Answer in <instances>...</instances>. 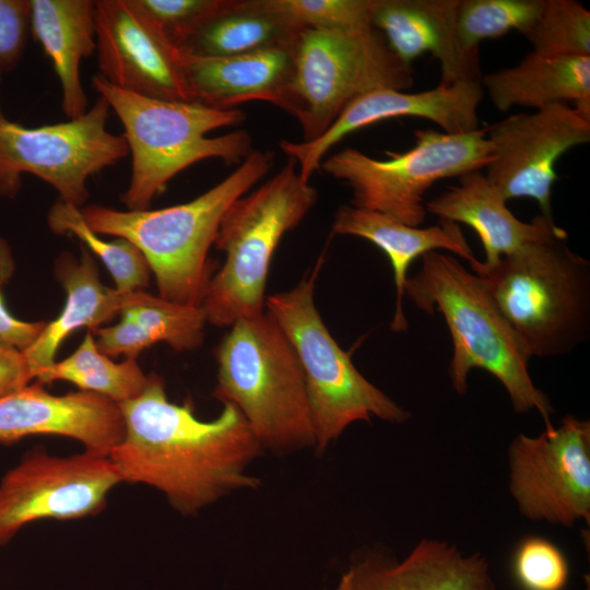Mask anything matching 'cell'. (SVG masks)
<instances>
[{"label": "cell", "instance_id": "cell-1", "mask_svg": "<svg viewBox=\"0 0 590 590\" xmlns=\"http://www.w3.org/2000/svg\"><path fill=\"white\" fill-rule=\"evenodd\" d=\"M118 405L125 434L108 457L121 482L161 491L182 515L260 485L248 468L263 447L235 405L223 403L217 417L202 421L189 402L168 400L156 374L137 398Z\"/></svg>", "mask_w": 590, "mask_h": 590}, {"label": "cell", "instance_id": "cell-2", "mask_svg": "<svg viewBox=\"0 0 590 590\" xmlns=\"http://www.w3.org/2000/svg\"><path fill=\"white\" fill-rule=\"evenodd\" d=\"M273 165V153L253 150L227 177L193 200L158 210L81 208L98 235L133 244L154 273L158 296L201 306L213 276L209 250L231 205L246 194Z\"/></svg>", "mask_w": 590, "mask_h": 590}, {"label": "cell", "instance_id": "cell-3", "mask_svg": "<svg viewBox=\"0 0 590 590\" xmlns=\"http://www.w3.org/2000/svg\"><path fill=\"white\" fill-rule=\"evenodd\" d=\"M427 315L439 312L452 340L449 375L459 394L468 390L471 369L492 374L505 388L517 413L536 410L552 428L553 408L530 377L531 358L496 307L481 279L453 255L430 251L420 271L408 278L404 296Z\"/></svg>", "mask_w": 590, "mask_h": 590}, {"label": "cell", "instance_id": "cell-4", "mask_svg": "<svg viewBox=\"0 0 590 590\" xmlns=\"http://www.w3.org/2000/svg\"><path fill=\"white\" fill-rule=\"evenodd\" d=\"M92 83L123 126L132 158L130 182L121 196L128 210H148L177 174L196 163L220 158L239 165L253 151L252 138L243 129L206 137L241 122V110L134 94L110 84L99 73L93 75Z\"/></svg>", "mask_w": 590, "mask_h": 590}, {"label": "cell", "instance_id": "cell-5", "mask_svg": "<svg viewBox=\"0 0 590 590\" xmlns=\"http://www.w3.org/2000/svg\"><path fill=\"white\" fill-rule=\"evenodd\" d=\"M567 238L528 244L493 266L469 262L530 357L566 355L589 337L590 263Z\"/></svg>", "mask_w": 590, "mask_h": 590}, {"label": "cell", "instance_id": "cell-6", "mask_svg": "<svg viewBox=\"0 0 590 590\" xmlns=\"http://www.w3.org/2000/svg\"><path fill=\"white\" fill-rule=\"evenodd\" d=\"M214 353L213 396L238 409L263 448L285 452L316 447L304 370L268 311L231 326Z\"/></svg>", "mask_w": 590, "mask_h": 590}, {"label": "cell", "instance_id": "cell-7", "mask_svg": "<svg viewBox=\"0 0 590 590\" xmlns=\"http://www.w3.org/2000/svg\"><path fill=\"white\" fill-rule=\"evenodd\" d=\"M317 199L315 187L302 180L288 158L273 177L231 205L213 245L225 253V261L210 280L201 304L206 322L231 327L264 312L273 253Z\"/></svg>", "mask_w": 590, "mask_h": 590}, {"label": "cell", "instance_id": "cell-8", "mask_svg": "<svg viewBox=\"0 0 590 590\" xmlns=\"http://www.w3.org/2000/svg\"><path fill=\"white\" fill-rule=\"evenodd\" d=\"M291 78L275 106L296 118L303 142L321 135L357 97L379 88L408 91L412 66L401 61L374 26L303 28L293 46Z\"/></svg>", "mask_w": 590, "mask_h": 590}, {"label": "cell", "instance_id": "cell-9", "mask_svg": "<svg viewBox=\"0 0 590 590\" xmlns=\"http://www.w3.org/2000/svg\"><path fill=\"white\" fill-rule=\"evenodd\" d=\"M321 259L295 287L266 298L268 312L290 340L304 370L319 451L355 422L376 416L401 424L411 417L356 369L324 324L315 304Z\"/></svg>", "mask_w": 590, "mask_h": 590}, {"label": "cell", "instance_id": "cell-10", "mask_svg": "<svg viewBox=\"0 0 590 590\" xmlns=\"http://www.w3.org/2000/svg\"><path fill=\"white\" fill-rule=\"evenodd\" d=\"M487 128L465 133L417 130L413 148L377 160L354 148L326 158L321 168L352 191V205L410 226L426 217V191L437 181L486 168L493 161Z\"/></svg>", "mask_w": 590, "mask_h": 590}, {"label": "cell", "instance_id": "cell-11", "mask_svg": "<svg viewBox=\"0 0 590 590\" xmlns=\"http://www.w3.org/2000/svg\"><path fill=\"white\" fill-rule=\"evenodd\" d=\"M110 107L98 97L85 114L66 122L25 127L0 119V196L13 199L22 176L49 184L59 200L82 208L88 198V177L129 153L123 135L106 129Z\"/></svg>", "mask_w": 590, "mask_h": 590}, {"label": "cell", "instance_id": "cell-12", "mask_svg": "<svg viewBox=\"0 0 590 590\" xmlns=\"http://www.w3.org/2000/svg\"><path fill=\"white\" fill-rule=\"evenodd\" d=\"M510 492L531 520L569 527L590 518V423L573 415L508 451Z\"/></svg>", "mask_w": 590, "mask_h": 590}, {"label": "cell", "instance_id": "cell-13", "mask_svg": "<svg viewBox=\"0 0 590 590\" xmlns=\"http://www.w3.org/2000/svg\"><path fill=\"white\" fill-rule=\"evenodd\" d=\"M121 482L109 457L84 451L56 457L27 453L0 482V545L38 519H76L95 515Z\"/></svg>", "mask_w": 590, "mask_h": 590}, {"label": "cell", "instance_id": "cell-14", "mask_svg": "<svg viewBox=\"0 0 590 590\" xmlns=\"http://www.w3.org/2000/svg\"><path fill=\"white\" fill-rule=\"evenodd\" d=\"M494 158L486 178L508 201L529 198L552 216L555 164L575 146L590 142V119L567 104L511 115L487 128Z\"/></svg>", "mask_w": 590, "mask_h": 590}, {"label": "cell", "instance_id": "cell-15", "mask_svg": "<svg viewBox=\"0 0 590 590\" xmlns=\"http://www.w3.org/2000/svg\"><path fill=\"white\" fill-rule=\"evenodd\" d=\"M99 74L110 84L164 101H191L182 51L133 0H96Z\"/></svg>", "mask_w": 590, "mask_h": 590}, {"label": "cell", "instance_id": "cell-16", "mask_svg": "<svg viewBox=\"0 0 590 590\" xmlns=\"http://www.w3.org/2000/svg\"><path fill=\"white\" fill-rule=\"evenodd\" d=\"M484 95L481 82L461 81L422 91L379 88L354 99L317 139L308 142L283 140L281 150L295 162L298 175L309 182L321 168L328 151L350 133L379 121L402 117L430 120L447 133H465L480 128L477 108Z\"/></svg>", "mask_w": 590, "mask_h": 590}, {"label": "cell", "instance_id": "cell-17", "mask_svg": "<svg viewBox=\"0 0 590 590\" xmlns=\"http://www.w3.org/2000/svg\"><path fill=\"white\" fill-rule=\"evenodd\" d=\"M123 434L119 405L93 392L55 396L35 382L0 397L1 444L58 435L76 439L85 451L108 457Z\"/></svg>", "mask_w": 590, "mask_h": 590}, {"label": "cell", "instance_id": "cell-18", "mask_svg": "<svg viewBox=\"0 0 590 590\" xmlns=\"http://www.w3.org/2000/svg\"><path fill=\"white\" fill-rule=\"evenodd\" d=\"M328 590H496L487 559L446 541L421 540L402 559L368 552Z\"/></svg>", "mask_w": 590, "mask_h": 590}, {"label": "cell", "instance_id": "cell-19", "mask_svg": "<svg viewBox=\"0 0 590 590\" xmlns=\"http://www.w3.org/2000/svg\"><path fill=\"white\" fill-rule=\"evenodd\" d=\"M460 0H376L373 26L393 54L411 66L429 52L440 63V83L481 82L479 51L467 50L457 33Z\"/></svg>", "mask_w": 590, "mask_h": 590}, {"label": "cell", "instance_id": "cell-20", "mask_svg": "<svg viewBox=\"0 0 590 590\" xmlns=\"http://www.w3.org/2000/svg\"><path fill=\"white\" fill-rule=\"evenodd\" d=\"M427 213L439 220L470 226L480 237L484 266H493L528 244L568 237L551 216L539 214L523 222L481 170L459 177L458 184L425 203Z\"/></svg>", "mask_w": 590, "mask_h": 590}, {"label": "cell", "instance_id": "cell-21", "mask_svg": "<svg viewBox=\"0 0 590 590\" xmlns=\"http://www.w3.org/2000/svg\"><path fill=\"white\" fill-rule=\"evenodd\" d=\"M294 42L221 57L182 51L191 101L220 109L252 101L275 105L292 74Z\"/></svg>", "mask_w": 590, "mask_h": 590}, {"label": "cell", "instance_id": "cell-22", "mask_svg": "<svg viewBox=\"0 0 590 590\" xmlns=\"http://www.w3.org/2000/svg\"><path fill=\"white\" fill-rule=\"evenodd\" d=\"M332 232L337 235L364 238L387 255L396 285V308L390 324L394 332L408 329L403 311L404 287L408 269L417 258L430 251L448 250L468 263L475 259L460 225L444 220L422 228L403 224L375 211L342 205L334 215Z\"/></svg>", "mask_w": 590, "mask_h": 590}, {"label": "cell", "instance_id": "cell-23", "mask_svg": "<svg viewBox=\"0 0 590 590\" xmlns=\"http://www.w3.org/2000/svg\"><path fill=\"white\" fill-rule=\"evenodd\" d=\"M56 278L67 293L64 306L59 316L46 322L36 340L23 351L33 379L56 362L61 343L71 332L82 327L96 331L137 298L138 291L122 292L105 286L98 278L96 262L86 248H82L80 260L63 252L56 260Z\"/></svg>", "mask_w": 590, "mask_h": 590}, {"label": "cell", "instance_id": "cell-24", "mask_svg": "<svg viewBox=\"0 0 590 590\" xmlns=\"http://www.w3.org/2000/svg\"><path fill=\"white\" fill-rule=\"evenodd\" d=\"M481 85L499 111L534 110L573 103L590 119V57H552L529 52L514 67L482 75Z\"/></svg>", "mask_w": 590, "mask_h": 590}, {"label": "cell", "instance_id": "cell-25", "mask_svg": "<svg viewBox=\"0 0 590 590\" xmlns=\"http://www.w3.org/2000/svg\"><path fill=\"white\" fill-rule=\"evenodd\" d=\"M31 31L51 60L62 90V110L75 119L87 110L81 60L96 50L95 1L31 0Z\"/></svg>", "mask_w": 590, "mask_h": 590}, {"label": "cell", "instance_id": "cell-26", "mask_svg": "<svg viewBox=\"0 0 590 590\" xmlns=\"http://www.w3.org/2000/svg\"><path fill=\"white\" fill-rule=\"evenodd\" d=\"M300 28L261 8L238 0L231 10L203 26L180 49L196 56H233L291 43Z\"/></svg>", "mask_w": 590, "mask_h": 590}, {"label": "cell", "instance_id": "cell-27", "mask_svg": "<svg viewBox=\"0 0 590 590\" xmlns=\"http://www.w3.org/2000/svg\"><path fill=\"white\" fill-rule=\"evenodd\" d=\"M35 380L42 385L55 380L69 381L81 391L103 396L119 404L137 398L146 387L149 375L135 359L113 362L98 350L93 334L88 332L70 356L40 370Z\"/></svg>", "mask_w": 590, "mask_h": 590}, {"label": "cell", "instance_id": "cell-28", "mask_svg": "<svg viewBox=\"0 0 590 590\" xmlns=\"http://www.w3.org/2000/svg\"><path fill=\"white\" fill-rule=\"evenodd\" d=\"M47 223L55 234L75 236L98 257L117 290L133 292L148 286L151 270L141 251L123 238L103 239L87 226L80 208L58 200L48 212Z\"/></svg>", "mask_w": 590, "mask_h": 590}, {"label": "cell", "instance_id": "cell-29", "mask_svg": "<svg viewBox=\"0 0 590 590\" xmlns=\"http://www.w3.org/2000/svg\"><path fill=\"white\" fill-rule=\"evenodd\" d=\"M544 5L545 0H460L457 12L460 43L467 50L479 51V44L485 39L510 31L523 35Z\"/></svg>", "mask_w": 590, "mask_h": 590}, {"label": "cell", "instance_id": "cell-30", "mask_svg": "<svg viewBox=\"0 0 590 590\" xmlns=\"http://www.w3.org/2000/svg\"><path fill=\"white\" fill-rule=\"evenodd\" d=\"M523 36L539 55L590 57V11L574 0H545L542 13Z\"/></svg>", "mask_w": 590, "mask_h": 590}, {"label": "cell", "instance_id": "cell-31", "mask_svg": "<svg viewBox=\"0 0 590 590\" xmlns=\"http://www.w3.org/2000/svg\"><path fill=\"white\" fill-rule=\"evenodd\" d=\"M121 311L132 316L153 341L166 342L176 351L201 345L206 323L201 306L182 305L138 291L135 300Z\"/></svg>", "mask_w": 590, "mask_h": 590}, {"label": "cell", "instance_id": "cell-32", "mask_svg": "<svg viewBox=\"0 0 590 590\" xmlns=\"http://www.w3.org/2000/svg\"><path fill=\"white\" fill-rule=\"evenodd\" d=\"M297 28L359 30L373 26L376 0H257Z\"/></svg>", "mask_w": 590, "mask_h": 590}, {"label": "cell", "instance_id": "cell-33", "mask_svg": "<svg viewBox=\"0 0 590 590\" xmlns=\"http://www.w3.org/2000/svg\"><path fill=\"white\" fill-rule=\"evenodd\" d=\"M179 49L203 26L238 0H133Z\"/></svg>", "mask_w": 590, "mask_h": 590}, {"label": "cell", "instance_id": "cell-34", "mask_svg": "<svg viewBox=\"0 0 590 590\" xmlns=\"http://www.w3.org/2000/svg\"><path fill=\"white\" fill-rule=\"evenodd\" d=\"M512 568L523 590H563L569 576L563 552L551 541L538 536L519 543Z\"/></svg>", "mask_w": 590, "mask_h": 590}, {"label": "cell", "instance_id": "cell-35", "mask_svg": "<svg viewBox=\"0 0 590 590\" xmlns=\"http://www.w3.org/2000/svg\"><path fill=\"white\" fill-rule=\"evenodd\" d=\"M31 0H0V76L15 68L31 31Z\"/></svg>", "mask_w": 590, "mask_h": 590}, {"label": "cell", "instance_id": "cell-36", "mask_svg": "<svg viewBox=\"0 0 590 590\" xmlns=\"http://www.w3.org/2000/svg\"><path fill=\"white\" fill-rule=\"evenodd\" d=\"M120 316L118 323L95 331L98 335L97 347L108 357L125 355L126 358L135 359L155 342L132 316L126 311H120Z\"/></svg>", "mask_w": 590, "mask_h": 590}, {"label": "cell", "instance_id": "cell-37", "mask_svg": "<svg viewBox=\"0 0 590 590\" xmlns=\"http://www.w3.org/2000/svg\"><path fill=\"white\" fill-rule=\"evenodd\" d=\"M32 380L23 352L0 342V397L30 385Z\"/></svg>", "mask_w": 590, "mask_h": 590}, {"label": "cell", "instance_id": "cell-38", "mask_svg": "<svg viewBox=\"0 0 590 590\" xmlns=\"http://www.w3.org/2000/svg\"><path fill=\"white\" fill-rule=\"evenodd\" d=\"M46 321H24L15 318L5 307L0 291V342L25 351L39 335Z\"/></svg>", "mask_w": 590, "mask_h": 590}, {"label": "cell", "instance_id": "cell-39", "mask_svg": "<svg viewBox=\"0 0 590 590\" xmlns=\"http://www.w3.org/2000/svg\"><path fill=\"white\" fill-rule=\"evenodd\" d=\"M0 80H1V76H0ZM2 117H3V116H2V114H1V111H0V119H1Z\"/></svg>", "mask_w": 590, "mask_h": 590}]
</instances>
